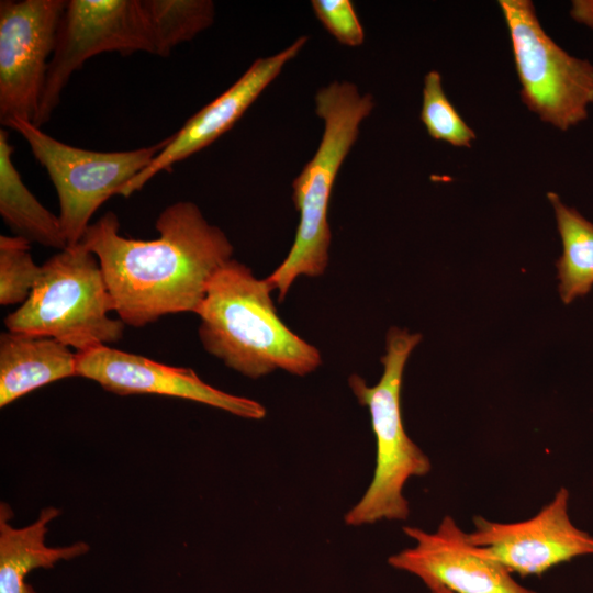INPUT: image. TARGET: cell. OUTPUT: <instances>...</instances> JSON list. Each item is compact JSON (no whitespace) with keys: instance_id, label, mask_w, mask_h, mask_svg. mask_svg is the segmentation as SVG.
I'll list each match as a JSON object with an SVG mask.
<instances>
[{"instance_id":"cell-1","label":"cell","mask_w":593,"mask_h":593,"mask_svg":"<svg viewBox=\"0 0 593 593\" xmlns=\"http://www.w3.org/2000/svg\"><path fill=\"white\" fill-rule=\"evenodd\" d=\"M158 237L133 239L120 234L109 211L91 223L81 243L99 259L120 320L134 327L177 313H197L215 272L234 247L210 224L197 204L178 201L156 220Z\"/></svg>"},{"instance_id":"cell-2","label":"cell","mask_w":593,"mask_h":593,"mask_svg":"<svg viewBox=\"0 0 593 593\" xmlns=\"http://www.w3.org/2000/svg\"><path fill=\"white\" fill-rule=\"evenodd\" d=\"M266 279L236 259L210 280L197 311L204 349L240 374L258 379L277 369L306 376L321 363L320 351L279 318Z\"/></svg>"},{"instance_id":"cell-3","label":"cell","mask_w":593,"mask_h":593,"mask_svg":"<svg viewBox=\"0 0 593 593\" xmlns=\"http://www.w3.org/2000/svg\"><path fill=\"white\" fill-rule=\"evenodd\" d=\"M374 108L370 93L348 81H333L315 94V112L324 131L312 159L293 181V201L300 213L293 245L266 279L282 301L302 275L318 277L328 262L332 234L327 211L336 176L359 135L360 124Z\"/></svg>"},{"instance_id":"cell-4","label":"cell","mask_w":593,"mask_h":593,"mask_svg":"<svg viewBox=\"0 0 593 593\" xmlns=\"http://www.w3.org/2000/svg\"><path fill=\"white\" fill-rule=\"evenodd\" d=\"M422 340L418 333L392 327L381 357L383 372L369 387L358 374L348 378L358 402L368 407L376 440L372 480L360 500L345 514L348 526L371 525L381 521H405L410 505L403 494L406 482L432 470L428 456L406 434L401 410L405 363Z\"/></svg>"},{"instance_id":"cell-5","label":"cell","mask_w":593,"mask_h":593,"mask_svg":"<svg viewBox=\"0 0 593 593\" xmlns=\"http://www.w3.org/2000/svg\"><path fill=\"white\" fill-rule=\"evenodd\" d=\"M41 268L27 299L4 318L7 331L48 336L76 351L122 339L125 324L108 315L114 306L93 253L70 245Z\"/></svg>"},{"instance_id":"cell-6","label":"cell","mask_w":593,"mask_h":593,"mask_svg":"<svg viewBox=\"0 0 593 593\" xmlns=\"http://www.w3.org/2000/svg\"><path fill=\"white\" fill-rule=\"evenodd\" d=\"M521 83V98L545 123L567 131L593 104V65L570 55L544 30L530 0H500Z\"/></svg>"},{"instance_id":"cell-7","label":"cell","mask_w":593,"mask_h":593,"mask_svg":"<svg viewBox=\"0 0 593 593\" xmlns=\"http://www.w3.org/2000/svg\"><path fill=\"white\" fill-rule=\"evenodd\" d=\"M4 127L23 136L46 169L58 197V217L68 246L81 240L99 206L147 167L168 142L166 137L133 150L97 152L65 144L20 119Z\"/></svg>"},{"instance_id":"cell-8","label":"cell","mask_w":593,"mask_h":593,"mask_svg":"<svg viewBox=\"0 0 593 593\" xmlns=\"http://www.w3.org/2000/svg\"><path fill=\"white\" fill-rule=\"evenodd\" d=\"M107 52L153 54L141 0H67L34 125L41 127L51 119L71 75Z\"/></svg>"},{"instance_id":"cell-9","label":"cell","mask_w":593,"mask_h":593,"mask_svg":"<svg viewBox=\"0 0 593 593\" xmlns=\"http://www.w3.org/2000/svg\"><path fill=\"white\" fill-rule=\"evenodd\" d=\"M65 0L0 2V122L35 124Z\"/></svg>"},{"instance_id":"cell-10","label":"cell","mask_w":593,"mask_h":593,"mask_svg":"<svg viewBox=\"0 0 593 593\" xmlns=\"http://www.w3.org/2000/svg\"><path fill=\"white\" fill-rule=\"evenodd\" d=\"M569 497V491L560 488L548 504L524 521L503 523L475 516L468 540L480 556L521 577L541 575L574 558L593 556V535L572 523Z\"/></svg>"},{"instance_id":"cell-11","label":"cell","mask_w":593,"mask_h":593,"mask_svg":"<svg viewBox=\"0 0 593 593\" xmlns=\"http://www.w3.org/2000/svg\"><path fill=\"white\" fill-rule=\"evenodd\" d=\"M415 544L389 557L393 569L419 579L428 590L452 593H536L518 583L502 564L483 558L456 519L446 515L434 532L403 527Z\"/></svg>"},{"instance_id":"cell-12","label":"cell","mask_w":593,"mask_h":593,"mask_svg":"<svg viewBox=\"0 0 593 593\" xmlns=\"http://www.w3.org/2000/svg\"><path fill=\"white\" fill-rule=\"evenodd\" d=\"M76 372L119 395L176 396L248 419H261L266 415L259 402L219 390L190 368L168 366L108 345L76 351Z\"/></svg>"},{"instance_id":"cell-13","label":"cell","mask_w":593,"mask_h":593,"mask_svg":"<svg viewBox=\"0 0 593 593\" xmlns=\"http://www.w3.org/2000/svg\"><path fill=\"white\" fill-rule=\"evenodd\" d=\"M306 42L307 37L301 36L279 53L257 58L230 88L168 136L165 147L118 194L130 197L159 172L172 170L175 165L208 147L231 130L283 67L298 56Z\"/></svg>"},{"instance_id":"cell-14","label":"cell","mask_w":593,"mask_h":593,"mask_svg":"<svg viewBox=\"0 0 593 593\" xmlns=\"http://www.w3.org/2000/svg\"><path fill=\"white\" fill-rule=\"evenodd\" d=\"M77 376L76 351L55 338L18 332L0 335V406L33 390Z\"/></svg>"},{"instance_id":"cell-15","label":"cell","mask_w":593,"mask_h":593,"mask_svg":"<svg viewBox=\"0 0 593 593\" xmlns=\"http://www.w3.org/2000/svg\"><path fill=\"white\" fill-rule=\"evenodd\" d=\"M60 511L48 506L40 512L37 519L24 527L9 524L12 512L8 504L0 506V593H36L25 582L26 575L38 568H52L59 560H70L89 551L83 541L65 547L45 545L47 525Z\"/></svg>"},{"instance_id":"cell-16","label":"cell","mask_w":593,"mask_h":593,"mask_svg":"<svg viewBox=\"0 0 593 593\" xmlns=\"http://www.w3.org/2000/svg\"><path fill=\"white\" fill-rule=\"evenodd\" d=\"M14 147L0 128V214L14 235L46 247L65 249L68 244L58 215L47 210L24 184L12 160Z\"/></svg>"},{"instance_id":"cell-17","label":"cell","mask_w":593,"mask_h":593,"mask_svg":"<svg viewBox=\"0 0 593 593\" xmlns=\"http://www.w3.org/2000/svg\"><path fill=\"white\" fill-rule=\"evenodd\" d=\"M547 198L562 242V255L556 262L559 293L563 303L569 304L593 287V223L564 204L557 193L548 192Z\"/></svg>"},{"instance_id":"cell-18","label":"cell","mask_w":593,"mask_h":593,"mask_svg":"<svg viewBox=\"0 0 593 593\" xmlns=\"http://www.w3.org/2000/svg\"><path fill=\"white\" fill-rule=\"evenodd\" d=\"M149 29L153 54L167 57L212 25L215 5L210 0H141Z\"/></svg>"},{"instance_id":"cell-19","label":"cell","mask_w":593,"mask_h":593,"mask_svg":"<svg viewBox=\"0 0 593 593\" xmlns=\"http://www.w3.org/2000/svg\"><path fill=\"white\" fill-rule=\"evenodd\" d=\"M421 121L428 135L456 147H470L474 131L465 122L446 96L441 76L436 70L425 75Z\"/></svg>"},{"instance_id":"cell-20","label":"cell","mask_w":593,"mask_h":593,"mask_svg":"<svg viewBox=\"0 0 593 593\" xmlns=\"http://www.w3.org/2000/svg\"><path fill=\"white\" fill-rule=\"evenodd\" d=\"M31 243L20 236L0 235V304H22L40 275L30 253Z\"/></svg>"},{"instance_id":"cell-21","label":"cell","mask_w":593,"mask_h":593,"mask_svg":"<svg viewBox=\"0 0 593 593\" xmlns=\"http://www.w3.org/2000/svg\"><path fill=\"white\" fill-rule=\"evenodd\" d=\"M311 4L316 18L339 43L350 47L363 43L365 32L350 0H313Z\"/></svg>"},{"instance_id":"cell-22","label":"cell","mask_w":593,"mask_h":593,"mask_svg":"<svg viewBox=\"0 0 593 593\" xmlns=\"http://www.w3.org/2000/svg\"><path fill=\"white\" fill-rule=\"evenodd\" d=\"M427 593H452L444 588H435V589H430L428 590Z\"/></svg>"}]
</instances>
